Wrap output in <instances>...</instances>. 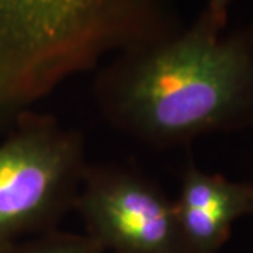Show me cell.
Returning a JSON list of instances; mask_svg holds the SVG:
<instances>
[{
    "instance_id": "obj_1",
    "label": "cell",
    "mask_w": 253,
    "mask_h": 253,
    "mask_svg": "<svg viewBox=\"0 0 253 253\" xmlns=\"http://www.w3.org/2000/svg\"><path fill=\"white\" fill-rule=\"evenodd\" d=\"M104 116L145 144L173 146L253 126V31L194 24L117 55L100 73Z\"/></svg>"
},
{
    "instance_id": "obj_2",
    "label": "cell",
    "mask_w": 253,
    "mask_h": 253,
    "mask_svg": "<svg viewBox=\"0 0 253 253\" xmlns=\"http://www.w3.org/2000/svg\"><path fill=\"white\" fill-rule=\"evenodd\" d=\"M172 30L165 0H0V138L73 76Z\"/></svg>"
},
{
    "instance_id": "obj_3",
    "label": "cell",
    "mask_w": 253,
    "mask_h": 253,
    "mask_svg": "<svg viewBox=\"0 0 253 253\" xmlns=\"http://www.w3.org/2000/svg\"><path fill=\"white\" fill-rule=\"evenodd\" d=\"M87 166L82 136L30 113L0 141V249L49 232L75 206Z\"/></svg>"
},
{
    "instance_id": "obj_4",
    "label": "cell",
    "mask_w": 253,
    "mask_h": 253,
    "mask_svg": "<svg viewBox=\"0 0 253 253\" xmlns=\"http://www.w3.org/2000/svg\"><path fill=\"white\" fill-rule=\"evenodd\" d=\"M87 236L116 253H189L176 201L139 173L87 168L75 206Z\"/></svg>"
},
{
    "instance_id": "obj_5",
    "label": "cell",
    "mask_w": 253,
    "mask_h": 253,
    "mask_svg": "<svg viewBox=\"0 0 253 253\" xmlns=\"http://www.w3.org/2000/svg\"><path fill=\"white\" fill-rule=\"evenodd\" d=\"M176 206L194 210H228L242 218L253 214V186L228 180L221 174L201 172L190 163L181 180Z\"/></svg>"
},
{
    "instance_id": "obj_6",
    "label": "cell",
    "mask_w": 253,
    "mask_h": 253,
    "mask_svg": "<svg viewBox=\"0 0 253 253\" xmlns=\"http://www.w3.org/2000/svg\"><path fill=\"white\" fill-rule=\"evenodd\" d=\"M0 253H104V251L87 235L49 231L34 239L3 248Z\"/></svg>"
},
{
    "instance_id": "obj_7",
    "label": "cell",
    "mask_w": 253,
    "mask_h": 253,
    "mask_svg": "<svg viewBox=\"0 0 253 253\" xmlns=\"http://www.w3.org/2000/svg\"><path fill=\"white\" fill-rule=\"evenodd\" d=\"M231 3L232 0H208L207 1V7L204 10V13L207 14L210 21L219 30L225 28Z\"/></svg>"
}]
</instances>
